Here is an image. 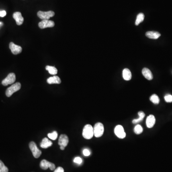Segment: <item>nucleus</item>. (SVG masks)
<instances>
[{"label": "nucleus", "instance_id": "20", "mask_svg": "<svg viewBox=\"0 0 172 172\" xmlns=\"http://www.w3.org/2000/svg\"><path fill=\"white\" fill-rule=\"evenodd\" d=\"M144 19V14L140 13V14H139L137 16V18H136L135 25H139L141 23H142V22H143Z\"/></svg>", "mask_w": 172, "mask_h": 172}, {"label": "nucleus", "instance_id": "6", "mask_svg": "<svg viewBox=\"0 0 172 172\" xmlns=\"http://www.w3.org/2000/svg\"><path fill=\"white\" fill-rule=\"evenodd\" d=\"M15 80H16V77H15V74L14 73H11L9 74L7 77L2 81V85L6 86L8 85L13 84Z\"/></svg>", "mask_w": 172, "mask_h": 172}, {"label": "nucleus", "instance_id": "33", "mask_svg": "<svg viewBox=\"0 0 172 172\" xmlns=\"http://www.w3.org/2000/svg\"><path fill=\"white\" fill-rule=\"evenodd\" d=\"M2 25H3V24H2V22H0V27L2 26Z\"/></svg>", "mask_w": 172, "mask_h": 172}, {"label": "nucleus", "instance_id": "25", "mask_svg": "<svg viewBox=\"0 0 172 172\" xmlns=\"http://www.w3.org/2000/svg\"><path fill=\"white\" fill-rule=\"evenodd\" d=\"M164 100L167 102H168V103L172 102V95H170V94L165 95L164 97Z\"/></svg>", "mask_w": 172, "mask_h": 172}, {"label": "nucleus", "instance_id": "22", "mask_svg": "<svg viewBox=\"0 0 172 172\" xmlns=\"http://www.w3.org/2000/svg\"><path fill=\"white\" fill-rule=\"evenodd\" d=\"M134 131L136 134H142L143 131V127L140 125H137L134 129Z\"/></svg>", "mask_w": 172, "mask_h": 172}, {"label": "nucleus", "instance_id": "11", "mask_svg": "<svg viewBox=\"0 0 172 172\" xmlns=\"http://www.w3.org/2000/svg\"><path fill=\"white\" fill-rule=\"evenodd\" d=\"M69 142L68 137L66 134H61L58 140V144L60 146L66 147Z\"/></svg>", "mask_w": 172, "mask_h": 172}, {"label": "nucleus", "instance_id": "5", "mask_svg": "<svg viewBox=\"0 0 172 172\" xmlns=\"http://www.w3.org/2000/svg\"><path fill=\"white\" fill-rule=\"evenodd\" d=\"M55 13L53 11H50L48 12L39 11L38 13V16L42 20H49L51 17H53Z\"/></svg>", "mask_w": 172, "mask_h": 172}, {"label": "nucleus", "instance_id": "4", "mask_svg": "<svg viewBox=\"0 0 172 172\" xmlns=\"http://www.w3.org/2000/svg\"><path fill=\"white\" fill-rule=\"evenodd\" d=\"M29 148L30 149L34 157L35 158H38L39 157L40 155L42 154V152L38 148L35 143L34 142H31L29 143Z\"/></svg>", "mask_w": 172, "mask_h": 172}, {"label": "nucleus", "instance_id": "15", "mask_svg": "<svg viewBox=\"0 0 172 172\" xmlns=\"http://www.w3.org/2000/svg\"><path fill=\"white\" fill-rule=\"evenodd\" d=\"M142 73L144 78L148 79L149 81L152 80L153 78V75L150 70L147 68H143L142 70Z\"/></svg>", "mask_w": 172, "mask_h": 172}, {"label": "nucleus", "instance_id": "1", "mask_svg": "<svg viewBox=\"0 0 172 172\" xmlns=\"http://www.w3.org/2000/svg\"><path fill=\"white\" fill-rule=\"evenodd\" d=\"M82 135L86 139H91L94 135L93 127L90 124L86 125L83 130Z\"/></svg>", "mask_w": 172, "mask_h": 172}, {"label": "nucleus", "instance_id": "3", "mask_svg": "<svg viewBox=\"0 0 172 172\" xmlns=\"http://www.w3.org/2000/svg\"><path fill=\"white\" fill-rule=\"evenodd\" d=\"M21 88V85L20 83L17 82L13 84L10 87L8 88L6 91L5 94L6 96L8 97L11 96L14 93L20 90Z\"/></svg>", "mask_w": 172, "mask_h": 172}, {"label": "nucleus", "instance_id": "24", "mask_svg": "<svg viewBox=\"0 0 172 172\" xmlns=\"http://www.w3.org/2000/svg\"><path fill=\"white\" fill-rule=\"evenodd\" d=\"M0 172H8V169L2 161L0 160Z\"/></svg>", "mask_w": 172, "mask_h": 172}, {"label": "nucleus", "instance_id": "8", "mask_svg": "<svg viewBox=\"0 0 172 172\" xmlns=\"http://www.w3.org/2000/svg\"><path fill=\"white\" fill-rule=\"evenodd\" d=\"M114 133L120 139H124L125 137L126 133L124 127L120 125L116 126L114 129Z\"/></svg>", "mask_w": 172, "mask_h": 172}, {"label": "nucleus", "instance_id": "23", "mask_svg": "<svg viewBox=\"0 0 172 172\" xmlns=\"http://www.w3.org/2000/svg\"><path fill=\"white\" fill-rule=\"evenodd\" d=\"M48 137L53 140H56L58 138V134L57 131H54L52 133L48 134Z\"/></svg>", "mask_w": 172, "mask_h": 172}, {"label": "nucleus", "instance_id": "7", "mask_svg": "<svg viewBox=\"0 0 172 172\" xmlns=\"http://www.w3.org/2000/svg\"><path fill=\"white\" fill-rule=\"evenodd\" d=\"M40 167L43 170H47L48 168H49L50 170L53 171L56 168V166L54 164L48 162L46 160H43L41 161L40 164Z\"/></svg>", "mask_w": 172, "mask_h": 172}, {"label": "nucleus", "instance_id": "30", "mask_svg": "<svg viewBox=\"0 0 172 172\" xmlns=\"http://www.w3.org/2000/svg\"><path fill=\"white\" fill-rule=\"evenodd\" d=\"M6 15L5 11H0V17H4Z\"/></svg>", "mask_w": 172, "mask_h": 172}, {"label": "nucleus", "instance_id": "2", "mask_svg": "<svg viewBox=\"0 0 172 172\" xmlns=\"http://www.w3.org/2000/svg\"><path fill=\"white\" fill-rule=\"evenodd\" d=\"M94 135L97 138L102 136L104 131V126L101 122H98L94 125L93 128Z\"/></svg>", "mask_w": 172, "mask_h": 172}, {"label": "nucleus", "instance_id": "14", "mask_svg": "<svg viewBox=\"0 0 172 172\" xmlns=\"http://www.w3.org/2000/svg\"><path fill=\"white\" fill-rule=\"evenodd\" d=\"M53 144V143L47 138L43 139L41 143H40V147L42 148L47 149L48 147H51Z\"/></svg>", "mask_w": 172, "mask_h": 172}, {"label": "nucleus", "instance_id": "9", "mask_svg": "<svg viewBox=\"0 0 172 172\" xmlns=\"http://www.w3.org/2000/svg\"><path fill=\"white\" fill-rule=\"evenodd\" d=\"M55 25V23L52 21L49 20H44L40 22L38 24L39 27L41 29L46 28L49 27H53Z\"/></svg>", "mask_w": 172, "mask_h": 172}, {"label": "nucleus", "instance_id": "16", "mask_svg": "<svg viewBox=\"0 0 172 172\" xmlns=\"http://www.w3.org/2000/svg\"><path fill=\"white\" fill-rule=\"evenodd\" d=\"M147 38L153 39H157L160 36H161V34L159 32H155V31H149L147 32L145 34Z\"/></svg>", "mask_w": 172, "mask_h": 172}, {"label": "nucleus", "instance_id": "12", "mask_svg": "<svg viewBox=\"0 0 172 172\" xmlns=\"http://www.w3.org/2000/svg\"><path fill=\"white\" fill-rule=\"evenodd\" d=\"M13 18L16 21L17 25H21L24 23V18L22 15L21 13L19 12H17L13 14Z\"/></svg>", "mask_w": 172, "mask_h": 172}, {"label": "nucleus", "instance_id": "17", "mask_svg": "<svg viewBox=\"0 0 172 172\" xmlns=\"http://www.w3.org/2000/svg\"><path fill=\"white\" fill-rule=\"evenodd\" d=\"M47 82L49 84H59L61 83V81L60 78L58 76H55L48 78L47 79Z\"/></svg>", "mask_w": 172, "mask_h": 172}, {"label": "nucleus", "instance_id": "31", "mask_svg": "<svg viewBox=\"0 0 172 172\" xmlns=\"http://www.w3.org/2000/svg\"><path fill=\"white\" fill-rule=\"evenodd\" d=\"M138 115H139V116L141 117H142V118H144L145 117V113H144L143 111H139L138 112Z\"/></svg>", "mask_w": 172, "mask_h": 172}, {"label": "nucleus", "instance_id": "18", "mask_svg": "<svg viewBox=\"0 0 172 172\" xmlns=\"http://www.w3.org/2000/svg\"><path fill=\"white\" fill-rule=\"evenodd\" d=\"M122 76L125 81H130L131 78V73L128 68H125L122 72Z\"/></svg>", "mask_w": 172, "mask_h": 172}, {"label": "nucleus", "instance_id": "29", "mask_svg": "<svg viewBox=\"0 0 172 172\" xmlns=\"http://www.w3.org/2000/svg\"><path fill=\"white\" fill-rule=\"evenodd\" d=\"M54 172H64V170L62 167H58L55 170Z\"/></svg>", "mask_w": 172, "mask_h": 172}, {"label": "nucleus", "instance_id": "28", "mask_svg": "<svg viewBox=\"0 0 172 172\" xmlns=\"http://www.w3.org/2000/svg\"><path fill=\"white\" fill-rule=\"evenodd\" d=\"M83 154H84V156H88L91 154V152H90V150H88L87 149H85L83 151Z\"/></svg>", "mask_w": 172, "mask_h": 172}, {"label": "nucleus", "instance_id": "19", "mask_svg": "<svg viewBox=\"0 0 172 172\" xmlns=\"http://www.w3.org/2000/svg\"><path fill=\"white\" fill-rule=\"evenodd\" d=\"M45 69L48 70L49 74L51 75H55L58 73V69L52 66H47L45 67Z\"/></svg>", "mask_w": 172, "mask_h": 172}, {"label": "nucleus", "instance_id": "13", "mask_svg": "<svg viewBox=\"0 0 172 172\" xmlns=\"http://www.w3.org/2000/svg\"><path fill=\"white\" fill-rule=\"evenodd\" d=\"M155 123V117L153 115H150L146 119V125L149 128H151L154 125Z\"/></svg>", "mask_w": 172, "mask_h": 172}, {"label": "nucleus", "instance_id": "27", "mask_svg": "<svg viewBox=\"0 0 172 172\" xmlns=\"http://www.w3.org/2000/svg\"><path fill=\"white\" fill-rule=\"evenodd\" d=\"M143 119H144V118L139 117L138 119H134V120L133 121V123L134 124H138V123H139L140 122L142 121L143 120Z\"/></svg>", "mask_w": 172, "mask_h": 172}, {"label": "nucleus", "instance_id": "21", "mask_svg": "<svg viewBox=\"0 0 172 172\" xmlns=\"http://www.w3.org/2000/svg\"><path fill=\"white\" fill-rule=\"evenodd\" d=\"M150 100L153 103L155 104H159L160 102L159 98L156 94H153V95H152Z\"/></svg>", "mask_w": 172, "mask_h": 172}, {"label": "nucleus", "instance_id": "26", "mask_svg": "<svg viewBox=\"0 0 172 172\" xmlns=\"http://www.w3.org/2000/svg\"><path fill=\"white\" fill-rule=\"evenodd\" d=\"M74 162L75 163L78 164H81L82 162V160L81 158V157H75L74 159Z\"/></svg>", "mask_w": 172, "mask_h": 172}, {"label": "nucleus", "instance_id": "32", "mask_svg": "<svg viewBox=\"0 0 172 172\" xmlns=\"http://www.w3.org/2000/svg\"><path fill=\"white\" fill-rule=\"evenodd\" d=\"M64 148H65V147H64V146H60V149L62 150H64Z\"/></svg>", "mask_w": 172, "mask_h": 172}, {"label": "nucleus", "instance_id": "10", "mask_svg": "<svg viewBox=\"0 0 172 172\" xmlns=\"http://www.w3.org/2000/svg\"><path fill=\"white\" fill-rule=\"evenodd\" d=\"M9 48L11 50L12 53L14 55L19 54L22 51V48L20 46L15 44L13 42H11L10 43Z\"/></svg>", "mask_w": 172, "mask_h": 172}]
</instances>
